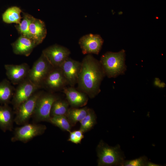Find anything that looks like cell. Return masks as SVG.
Listing matches in <instances>:
<instances>
[{"label":"cell","mask_w":166,"mask_h":166,"mask_svg":"<svg viewBox=\"0 0 166 166\" xmlns=\"http://www.w3.org/2000/svg\"><path fill=\"white\" fill-rule=\"evenodd\" d=\"M105 76L100 61L88 54L81 62L78 88L90 98H93L101 91V84Z\"/></svg>","instance_id":"cell-1"},{"label":"cell","mask_w":166,"mask_h":166,"mask_svg":"<svg viewBox=\"0 0 166 166\" xmlns=\"http://www.w3.org/2000/svg\"><path fill=\"white\" fill-rule=\"evenodd\" d=\"M125 51L122 49L118 52H108L103 55L100 63L105 75L108 77L115 78L125 73Z\"/></svg>","instance_id":"cell-2"},{"label":"cell","mask_w":166,"mask_h":166,"mask_svg":"<svg viewBox=\"0 0 166 166\" xmlns=\"http://www.w3.org/2000/svg\"><path fill=\"white\" fill-rule=\"evenodd\" d=\"M97 152L99 166H122L125 160L124 155L119 144L110 146L101 140L97 147Z\"/></svg>","instance_id":"cell-3"},{"label":"cell","mask_w":166,"mask_h":166,"mask_svg":"<svg viewBox=\"0 0 166 166\" xmlns=\"http://www.w3.org/2000/svg\"><path fill=\"white\" fill-rule=\"evenodd\" d=\"M58 99L57 96L53 93L42 92L37 100L32 117L34 123L42 121L49 122L52 105Z\"/></svg>","instance_id":"cell-4"},{"label":"cell","mask_w":166,"mask_h":166,"mask_svg":"<svg viewBox=\"0 0 166 166\" xmlns=\"http://www.w3.org/2000/svg\"><path fill=\"white\" fill-rule=\"evenodd\" d=\"M22 125L15 129L11 140L12 142L27 143L34 138L42 135L47 128L45 125L35 123H28Z\"/></svg>","instance_id":"cell-5"},{"label":"cell","mask_w":166,"mask_h":166,"mask_svg":"<svg viewBox=\"0 0 166 166\" xmlns=\"http://www.w3.org/2000/svg\"><path fill=\"white\" fill-rule=\"evenodd\" d=\"M53 68L42 53L30 69L27 78L40 88L49 72Z\"/></svg>","instance_id":"cell-6"},{"label":"cell","mask_w":166,"mask_h":166,"mask_svg":"<svg viewBox=\"0 0 166 166\" xmlns=\"http://www.w3.org/2000/svg\"><path fill=\"white\" fill-rule=\"evenodd\" d=\"M42 92L36 91L14 112L15 114L14 122L16 124L23 125L29 123L34 114L37 100Z\"/></svg>","instance_id":"cell-7"},{"label":"cell","mask_w":166,"mask_h":166,"mask_svg":"<svg viewBox=\"0 0 166 166\" xmlns=\"http://www.w3.org/2000/svg\"><path fill=\"white\" fill-rule=\"evenodd\" d=\"M40 87L27 77L18 84L15 89L11 102L14 112L19 106L29 99Z\"/></svg>","instance_id":"cell-8"},{"label":"cell","mask_w":166,"mask_h":166,"mask_svg":"<svg viewBox=\"0 0 166 166\" xmlns=\"http://www.w3.org/2000/svg\"><path fill=\"white\" fill-rule=\"evenodd\" d=\"M42 53L54 68H59L70 53L67 48L55 44L50 46L42 51Z\"/></svg>","instance_id":"cell-9"},{"label":"cell","mask_w":166,"mask_h":166,"mask_svg":"<svg viewBox=\"0 0 166 166\" xmlns=\"http://www.w3.org/2000/svg\"><path fill=\"white\" fill-rule=\"evenodd\" d=\"M103 43V40L98 34H89L80 39L79 44L84 54H98Z\"/></svg>","instance_id":"cell-10"},{"label":"cell","mask_w":166,"mask_h":166,"mask_svg":"<svg viewBox=\"0 0 166 166\" xmlns=\"http://www.w3.org/2000/svg\"><path fill=\"white\" fill-rule=\"evenodd\" d=\"M81 66V62L69 57L62 63L60 68L67 84L71 87L77 83Z\"/></svg>","instance_id":"cell-11"},{"label":"cell","mask_w":166,"mask_h":166,"mask_svg":"<svg viewBox=\"0 0 166 166\" xmlns=\"http://www.w3.org/2000/svg\"><path fill=\"white\" fill-rule=\"evenodd\" d=\"M6 74L13 85H18L27 78L30 69L26 63L20 65L7 64L5 65Z\"/></svg>","instance_id":"cell-12"},{"label":"cell","mask_w":166,"mask_h":166,"mask_svg":"<svg viewBox=\"0 0 166 166\" xmlns=\"http://www.w3.org/2000/svg\"><path fill=\"white\" fill-rule=\"evenodd\" d=\"M67 84L66 79L59 68H53L43 81L42 86L53 91L65 88Z\"/></svg>","instance_id":"cell-13"},{"label":"cell","mask_w":166,"mask_h":166,"mask_svg":"<svg viewBox=\"0 0 166 166\" xmlns=\"http://www.w3.org/2000/svg\"><path fill=\"white\" fill-rule=\"evenodd\" d=\"M63 89L67 101L73 107H82L87 103L88 96L83 92L77 90L73 87H65Z\"/></svg>","instance_id":"cell-14"},{"label":"cell","mask_w":166,"mask_h":166,"mask_svg":"<svg viewBox=\"0 0 166 166\" xmlns=\"http://www.w3.org/2000/svg\"><path fill=\"white\" fill-rule=\"evenodd\" d=\"M29 30L31 38L36 45L42 43L46 36L45 24L40 19L34 17L30 24Z\"/></svg>","instance_id":"cell-15"},{"label":"cell","mask_w":166,"mask_h":166,"mask_svg":"<svg viewBox=\"0 0 166 166\" xmlns=\"http://www.w3.org/2000/svg\"><path fill=\"white\" fill-rule=\"evenodd\" d=\"M12 46L15 54L28 56L36 45L31 39L21 35L12 44Z\"/></svg>","instance_id":"cell-16"},{"label":"cell","mask_w":166,"mask_h":166,"mask_svg":"<svg viewBox=\"0 0 166 166\" xmlns=\"http://www.w3.org/2000/svg\"><path fill=\"white\" fill-rule=\"evenodd\" d=\"M0 105V128L4 132L12 131L14 122V113L8 104Z\"/></svg>","instance_id":"cell-17"},{"label":"cell","mask_w":166,"mask_h":166,"mask_svg":"<svg viewBox=\"0 0 166 166\" xmlns=\"http://www.w3.org/2000/svg\"><path fill=\"white\" fill-rule=\"evenodd\" d=\"M15 89L10 82L4 79L0 82V104H8L11 101Z\"/></svg>","instance_id":"cell-18"},{"label":"cell","mask_w":166,"mask_h":166,"mask_svg":"<svg viewBox=\"0 0 166 166\" xmlns=\"http://www.w3.org/2000/svg\"><path fill=\"white\" fill-rule=\"evenodd\" d=\"M88 109L89 108L86 107L81 108H69L65 116L72 125L74 126L86 116Z\"/></svg>","instance_id":"cell-19"},{"label":"cell","mask_w":166,"mask_h":166,"mask_svg":"<svg viewBox=\"0 0 166 166\" xmlns=\"http://www.w3.org/2000/svg\"><path fill=\"white\" fill-rule=\"evenodd\" d=\"M22 11L17 6H13L8 9L2 15L3 21L7 23H15L19 24L21 22Z\"/></svg>","instance_id":"cell-20"},{"label":"cell","mask_w":166,"mask_h":166,"mask_svg":"<svg viewBox=\"0 0 166 166\" xmlns=\"http://www.w3.org/2000/svg\"><path fill=\"white\" fill-rule=\"evenodd\" d=\"M97 117L94 111L89 108L86 116L79 122L80 129L83 133L91 129L96 123Z\"/></svg>","instance_id":"cell-21"},{"label":"cell","mask_w":166,"mask_h":166,"mask_svg":"<svg viewBox=\"0 0 166 166\" xmlns=\"http://www.w3.org/2000/svg\"><path fill=\"white\" fill-rule=\"evenodd\" d=\"M69 105L67 101L59 99L57 100L52 105L50 113L51 117L65 116L69 109Z\"/></svg>","instance_id":"cell-22"},{"label":"cell","mask_w":166,"mask_h":166,"mask_svg":"<svg viewBox=\"0 0 166 166\" xmlns=\"http://www.w3.org/2000/svg\"><path fill=\"white\" fill-rule=\"evenodd\" d=\"M64 131H70L72 126L65 116L51 117L49 122Z\"/></svg>","instance_id":"cell-23"},{"label":"cell","mask_w":166,"mask_h":166,"mask_svg":"<svg viewBox=\"0 0 166 166\" xmlns=\"http://www.w3.org/2000/svg\"><path fill=\"white\" fill-rule=\"evenodd\" d=\"M33 18V16L29 14H24L22 20L18 24L16 27L18 30L21 36L31 39L29 26Z\"/></svg>","instance_id":"cell-24"},{"label":"cell","mask_w":166,"mask_h":166,"mask_svg":"<svg viewBox=\"0 0 166 166\" xmlns=\"http://www.w3.org/2000/svg\"><path fill=\"white\" fill-rule=\"evenodd\" d=\"M148 160L147 157L144 156L134 160H124L122 166H146Z\"/></svg>","instance_id":"cell-25"},{"label":"cell","mask_w":166,"mask_h":166,"mask_svg":"<svg viewBox=\"0 0 166 166\" xmlns=\"http://www.w3.org/2000/svg\"><path fill=\"white\" fill-rule=\"evenodd\" d=\"M69 136L68 140L75 144H80L82 140L84 138L83 132L79 130L69 132Z\"/></svg>","instance_id":"cell-26"},{"label":"cell","mask_w":166,"mask_h":166,"mask_svg":"<svg viewBox=\"0 0 166 166\" xmlns=\"http://www.w3.org/2000/svg\"><path fill=\"white\" fill-rule=\"evenodd\" d=\"M161 165L156 164L152 162L149 161L148 160L147 162L146 166H160Z\"/></svg>","instance_id":"cell-27"}]
</instances>
